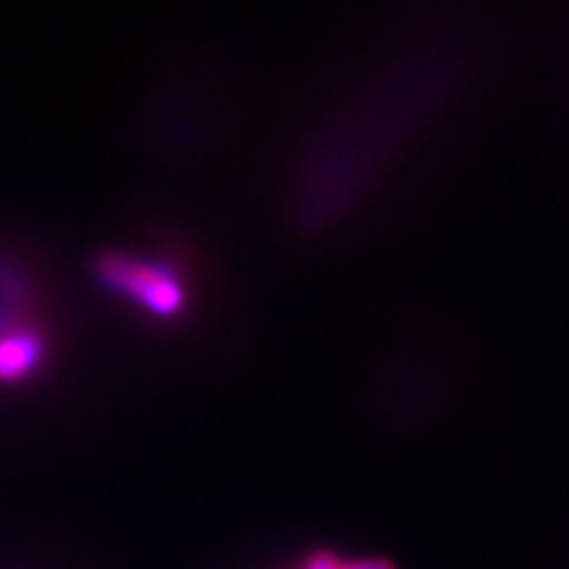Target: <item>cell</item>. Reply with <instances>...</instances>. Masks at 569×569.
Masks as SVG:
<instances>
[{
    "label": "cell",
    "mask_w": 569,
    "mask_h": 569,
    "mask_svg": "<svg viewBox=\"0 0 569 569\" xmlns=\"http://www.w3.org/2000/svg\"><path fill=\"white\" fill-rule=\"evenodd\" d=\"M100 273L107 282L142 301L154 313H176L181 309L183 295L164 269L127 257H110L100 263Z\"/></svg>",
    "instance_id": "cell-1"
},
{
    "label": "cell",
    "mask_w": 569,
    "mask_h": 569,
    "mask_svg": "<svg viewBox=\"0 0 569 569\" xmlns=\"http://www.w3.org/2000/svg\"><path fill=\"white\" fill-rule=\"evenodd\" d=\"M292 569H389L378 560H349L335 553H316Z\"/></svg>",
    "instance_id": "cell-2"
}]
</instances>
